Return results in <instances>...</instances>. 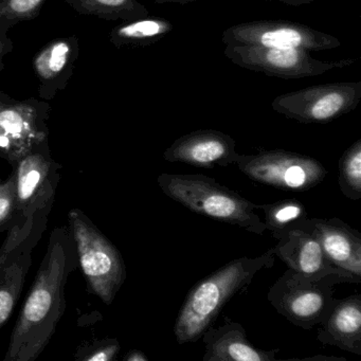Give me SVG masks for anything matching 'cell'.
Instances as JSON below:
<instances>
[{
    "mask_svg": "<svg viewBox=\"0 0 361 361\" xmlns=\"http://www.w3.org/2000/svg\"><path fill=\"white\" fill-rule=\"evenodd\" d=\"M79 266L66 226L50 233L47 251L14 325L4 361H35L47 348L66 310L65 286Z\"/></svg>",
    "mask_w": 361,
    "mask_h": 361,
    "instance_id": "1",
    "label": "cell"
},
{
    "mask_svg": "<svg viewBox=\"0 0 361 361\" xmlns=\"http://www.w3.org/2000/svg\"><path fill=\"white\" fill-rule=\"evenodd\" d=\"M274 248L257 257L232 259L204 280L196 283L183 301L174 325L177 343L197 342L216 320L226 304L251 284L257 272L271 268Z\"/></svg>",
    "mask_w": 361,
    "mask_h": 361,
    "instance_id": "2",
    "label": "cell"
},
{
    "mask_svg": "<svg viewBox=\"0 0 361 361\" xmlns=\"http://www.w3.org/2000/svg\"><path fill=\"white\" fill-rule=\"evenodd\" d=\"M158 187L164 195L185 208L209 219L238 226L251 233L263 235L265 224L255 210L259 204L204 174H161Z\"/></svg>",
    "mask_w": 361,
    "mask_h": 361,
    "instance_id": "3",
    "label": "cell"
},
{
    "mask_svg": "<svg viewBox=\"0 0 361 361\" xmlns=\"http://www.w3.org/2000/svg\"><path fill=\"white\" fill-rule=\"evenodd\" d=\"M68 223L88 290L111 305L126 280L121 253L80 209L69 211Z\"/></svg>",
    "mask_w": 361,
    "mask_h": 361,
    "instance_id": "4",
    "label": "cell"
},
{
    "mask_svg": "<svg viewBox=\"0 0 361 361\" xmlns=\"http://www.w3.org/2000/svg\"><path fill=\"white\" fill-rule=\"evenodd\" d=\"M333 278L314 279L287 269L268 291V302L295 326L314 329L329 314L336 299Z\"/></svg>",
    "mask_w": 361,
    "mask_h": 361,
    "instance_id": "5",
    "label": "cell"
},
{
    "mask_svg": "<svg viewBox=\"0 0 361 361\" xmlns=\"http://www.w3.org/2000/svg\"><path fill=\"white\" fill-rule=\"evenodd\" d=\"M361 100V82L308 86L276 97L271 107L287 119L303 124H324L355 111Z\"/></svg>",
    "mask_w": 361,
    "mask_h": 361,
    "instance_id": "6",
    "label": "cell"
},
{
    "mask_svg": "<svg viewBox=\"0 0 361 361\" xmlns=\"http://www.w3.org/2000/svg\"><path fill=\"white\" fill-rule=\"evenodd\" d=\"M235 164L255 183L284 191H308L327 175L324 166L314 157L285 149L238 155Z\"/></svg>",
    "mask_w": 361,
    "mask_h": 361,
    "instance_id": "7",
    "label": "cell"
},
{
    "mask_svg": "<svg viewBox=\"0 0 361 361\" xmlns=\"http://www.w3.org/2000/svg\"><path fill=\"white\" fill-rule=\"evenodd\" d=\"M11 166L18 217L50 214L62 178V164L52 157L47 140L33 147Z\"/></svg>",
    "mask_w": 361,
    "mask_h": 361,
    "instance_id": "8",
    "label": "cell"
},
{
    "mask_svg": "<svg viewBox=\"0 0 361 361\" xmlns=\"http://www.w3.org/2000/svg\"><path fill=\"white\" fill-rule=\"evenodd\" d=\"M224 54L236 66L279 79H305L354 64L353 59L324 62L301 49L226 45Z\"/></svg>",
    "mask_w": 361,
    "mask_h": 361,
    "instance_id": "9",
    "label": "cell"
},
{
    "mask_svg": "<svg viewBox=\"0 0 361 361\" xmlns=\"http://www.w3.org/2000/svg\"><path fill=\"white\" fill-rule=\"evenodd\" d=\"M225 45H255L282 49L325 51L341 46L337 37L287 20H255L234 25L221 35Z\"/></svg>",
    "mask_w": 361,
    "mask_h": 361,
    "instance_id": "10",
    "label": "cell"
},
{
    "mask_svg": "<svg viewBox=\"0 0 361 361\" xmlns=\"http://www.w3.org/2000/svg\"><path fill=\"white\" fill-rule=\"evenodd\" d=\"M274 255L287 267L301 276L314 279L333 278L340 283H359L361 278L340 269L325 255L318 238L301 225L289 230L274 247Z\"/></svg>",
    "mask_w": 361,
    "mask_h": 361,
    "instance_id": "11",
    "label": "cell"
},
{
    "mask_svg": "<svg viewBox=\"0 0 361 361\" xmlns=\"http://www.w3.org/2000/svg\"><path fill=\"white\" fill-rule=\"evenodd\" d=\"M231 136L215 130H200L176 139L164 151L168 162H181L196 168H226L235 164L240 154Z\"/></svg>",
    "mask_w": 361,
    "mask_h": 361,
    "instance_id": "12",
    "label": "cell"
},
{
    "mask_svg": "<svg viewBox=\"0 0 361 361\" xmlns=\"http://www.w3.org/2000/svg\"><path fill=\"white\" fill-rule=\"evenodd\" d=\"M47 140V132L35 107L6 105L0 111V158L10 164Z\"/></svg>",
    "mask_w": 361,
    "mask_h": 361,
    "instance_id": "13",
    "label": "cell"
},
{
    "mask_svg": "<svg viewBox=\"0 0 361 361\" xmlns=\"http://www.w3.org/2000/svg\"><path fill=\"white\" fill-rule=\"evenodd\" d=\"M318 238L329 261L361 278V233L338 217H307L302 223Z\"/></svg>",
    "mask_w": 361,
    "mask_h": 361,
    "instance_id": "14",
    "label": "cell"
},
{
    "mask_svg": "<svg viewBox=\"0 0 361 361\" xmlns=\"http://www.w3.org/2000/svg\"><path fill=\"white\" fill-rule=\"evenodd\" d=\"M206 348L204 361H276L280 348H255L240 323L227 320L219 327H208L202 336Z\"/></svg>",
    "mask_w": 361,
    "mask_h": 361,
    "instance_id": "15",
    "label": "cell"
},
{
    "mask_svg": "<svg viewBox=\"0 0 361 361\" xmlns=\"http://www.w3.org/2000/svg\"><path fill=\"white\" fill-rule=\"evenodd\" d=\"M318 340L350 354L361 356V295L336 300L329 314L320 323Z\"/></svg>",
    "mask_w": 361,
    "mask_h": 361,
    "instance_id": "16",
    "label": "cell"
},
{
    "mask_svg": "<svg viewBox=\"0 0 361 361\" xmlns=\"http://www.w3.org/2000/svg\"><path fill=\"white\" fill-rule=\"evenodd\" d=\"M42 236L32 238L0 274V329L9 320L20 300L27 274L32 265L33 249L39 244Z\"/></svg>",
    "mask_w": 361,
    "mask_h": 361,
    "instance_id": "17",
    "label": "cell"
},
{
    "mask_svg": "<svg viewBox=\"0 0 361 361\" xmlns=\"http://www.w3.org/2000/svg\"><path fill=\"white\" fill-rule=\"evenodd\" d=\"M48 216L47 213H39L28 219H16L8 230L9 234L0 248V274L32 238L43 235L47 228Z\"/></svg>",
    "mask_w": 361,
    "mask_h": 361,
    "instance_id": "18",
    "label": "cell"
},
{
    "mask_svg": "<svg viewBox=\"0 0 361 361\" xmlns=\"http://www.w3.org/2000/svg\"><path fill=\"white\" fill-rule=\"evenodd\" d=\"M264 211L266 230L270 231L276 240L289 230L297 228L307 219L305 207L300 200H283L272 204H259Z\"/></svg>",
    "mask_w": 361,
    "mask_h": 361,
    "instance_id": "19",
    "label": "cell"
},
{
    "mask_svg": "<svg viewBox=\"0 0 361 361\" xmlns=\"http://www.w3.org/2000/svg\"><path fill=\"white\" fill-rule=\"evenodd\" d=\"M174 26L161 18H140L118 27L114 39L123 45H151L172 32Z\"/></svg>",
    "mask_w": 361,
    "mask_h": 361,
    "instance_id": "20",
    "label": "cell"
},
{
    "mask_svg": "<svg viewBox=\"0 0 361 361\" xmlns=\"http://www.w3.org/2000/svg\"><path fill=\"white\" fill-rule=\"evenodd\" d=\"M338 183L346 198L355 202L361 200V139L342 154Z\"/></svg>",
    "mask_w": 361,
    "mask_h": 361,
    "instance_id": "21",
    "label": "cell"
},
{
    "mask_svg": "<svg viewBox=\"0 0 361 361\" xmlns=\"http://www.w3.org/2000/svg\"><path fill=\"white\" fill-rule=\"evenodd\" d=\"M71 54V46L68 42H54L35 59V71L43 79H52L65 68Z\"/></svg>",
    "mask_w": 361,
    "mask_h": 361,
    "instance_id": "22",
    "label": "cell"
},
{
    "mask_svg": "<svg viewBox=\"0 0 361 361\" xmlns=\"http://www.w3.org/2000/svg\"><path fill=\"white\" fill-rule=\"evenodd\" d=\"M88 5L101 12L120 18H140L149 16L147 8L137 0H86Z\"/></svg>",
    "mask_w": 361,
    "mask_h": 361,
    "instance_id": "23",
    "label": "cell"
},
{
    "mask_svg": "<svg viewBox=\"0 0 361 361\" xmlns=\"http://www.w3.org/2000/svg\"><path fill=\"white\" fill-rule=\"evenodd\" d=\"M18 219L13 175L0 178V232L9 230Z\"/></svg>",
    "mask_w": 361,
    "mask_h": 361,
    "instance_id": "24",
    "label": "cell"
},
{
    "mask_svg": "<svg viewBox=\"0 0 361 361\" xmlns=\"http://www.w3.org/2000/svg\"><path fill=\"white\" fill-rule=\"evenodd\" d=\"M120 350L121 345L116 338H105L81 346L75 353V359L79 361H114L117 359Z\"/></svg>",
    "mask_w": 361,
    "mask_h": 361,
    "instance_id": "25",
    "label": "cell"
},
{
    "mask_svg": "<svg viewBox=\"0 0 361 361\" xmlns=\"http://www.w3.org/2000/svg\"><path fill=\"white\" fill-rule=\"evenodd\" d=\"M43 0H5L0 6V16L27 18L35 11Z\"/></svg>",
    "mask_w": 361,
    "mask_h": 361,
    "instance_id": "26",
    "label": "cell"
},
{
    "mask_svg": "<svg viewBox=\"0 0 361 361\" xmlns=\"http://www.w3.org/2000/svg\"><path fill=\"white\" fill-rule=\"evenodd\" d=\"M123 361H149V357L140 350H130L123 357Z\"/></svg>",
    "mask_w": 361,
    "mask_h": 361,
    "instance_id": "27",
    "label": "cell"
},
{
    "mask_svg": "<svg viewBox=\"0 0 361 361\" xmlns=\"http://www.w3.org/2000/svg\"><path fill=\"white\" fill-rule=\"evenodd\" d=\"M265 1L284 4V5L291 6V7H301V6L316 3L318 0H265Z\"/></svg>",
    "mask_w": 361,
    "mask_h": 361,
    "instance_id": "28",
    "label": "cell"
},
{
    "mask_svg": "<svg viewBox=\"0 0 361 361\" xmlns=\"http://www.w3.org/2000/svg\"><path fill=\"white\" fill-rule=\"evenodd\" d=\"M175 1L179 5H185V4L196 3V1H200V0H175Z\"/></svg>",
    "mask_w": 361,
    "mask_h": 361,
    "instance_id": "29",
    "label": "cell"
},
{
    "mask_svg": "<svg viewBox=\"0 0 361 361\" xmlns=\"http://www.w3.org/2000/svg\"><path fill=\"white\" fill-rule=\"evenodd\" d=\"M157 4H176L175 0H154Z\"/></svg>",
    "mask_w": 361,
    "mask_h": 361,
    "instance_id": "30",
    "label": "cell"
},
{
    "mask_svg": "<svg viewBox=\"0 0 361 361\" xmlns=\"http://www.w3.org/2000/svg\"><path fill=\"white\" fill-rule=\"evenodd\" d=\"M3 43H0V65H1V56H3Z\"/></svg>",
    "mask_w": 361,
    "mask_h": 361,
    "instance_id": "31",
    "label": "cell"
},
{
    "mask_svg": "<svg viewBox=\"0 0 361 361\" xmlns=\"http://www.w3.org/2000/svg\"><path fill=\"white\" fill-rule=\"evenodd\" d=\"M6 105H7V104H5V103H4V102H0V111H1V109H3L4 107L6 106Z\"/></svg>",
    "mask_w": 361,
    "mask_h": 361,
    "instance_id": "32",
    "label": "cell"
}]
</instances>
